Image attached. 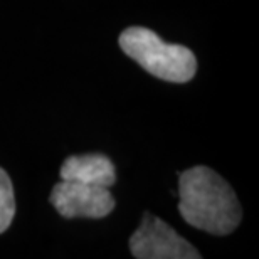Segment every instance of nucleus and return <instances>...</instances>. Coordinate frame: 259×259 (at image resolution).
I'll return each instance as SVG.
<instances>
[{"label":"nucleus","instance_id":"obj_6","mask_svg":"<svg viewBox=\"0 0 259 259\" xmlns=\"http://www.w3.org/2000/svg\"><path fill=\"white\" fill-rule=\"evenodd\" d=\"M15 215L14 185L7 172L0 167V234L10 227Z\"/></svg>","mask_w":259,"mask_h":259},{"label":"nucleus","instance_id":"obj_2","mask_svg":"<svg viewBox=\"0 0 259 259\" xmlns=\"http://www.w3.org/2000/svg\"><path fill=\"white\" fill-rule=\"evenodd\" d=\"M120 48L128 58L158 79L189 82L197 72V59L185 46L167 44L147 27H128L120 35Z\"/></svg>","mask_w":259,"mask_h":259},{"label":"nucleus","instance_id":"obj_4","mask_svg":"<svg viewBox=\"0 0 259 259\" xmlns=\"http://www.w3.org/2000/svg\"><path fill=\"white\" fill-rule=\"evenodd\" d=\"M51 204L66 219L90 217L101 219L115 209V197L108 187L88 185L71 180H61L54 185L49 197Z\"/></svg>","mask_w":259,"mask_h":259},{"label":"nucleus","instance_id":"obj_1","mask_svg":"<svg viewBox=\"0 0 259 259\" xmlns=\"http://www.w3.org/2000/svg\"><path fill=\"white\" fill-rule=\"evenodd\" d=\"M179 212L195 229L227 236L239 226L242 209L232 187L209 167H192L179 175Z\"/></svg>","mask_w":259,"mask_h":259},{"label":"nucleus","instance_id":"obj_5","mask_svg":"<svg viewBox=\"0 0 259 259\" xmlns=\"http://www.w3.org/2000/svg\"><path fill=\"white\" fill-rule=\"evenodd\" d=\"M61 179L71 182L108 187L116 182V168L106 155L88 153L72 155L61 165Z\"/></svg>","mask_w":259,"mask_h":259},{"label":"nucleus","instance_id":"obj_3","mask_svg":"<svg viewBox=\"0 0 259 259\" xmlns=\"http://www.w3.org/2000/svg\"><path fill=\"white\" fill-rule=\"evenodd\" d=\"M130 251L138 259H200V252L167 222L145 212L142 224L130 237Z\"/></svg>","mask_w":259,"mask_h":259}]
</instances>
